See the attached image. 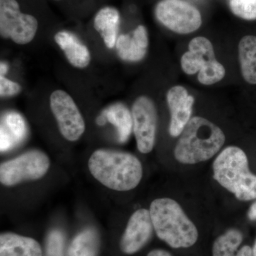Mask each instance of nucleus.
Returning a JSON list of instances; mask_svg holds the SVG:
<instances>
[{
  "label": "nucleus",
  "mask_w": 256,
  "mask_h": 256,
  "mask_svg": "<svg viewBox=\"0 0 256 256\" xmlns=\"http://www.w3.org/2000/svg\"><path fill=\"white\" fill-rule=\"evenodd\" d=\"M88 168L99 182L116 191L132 190L142 178L140 162L126 152L98 150L88 160Z\"/></svg>",
  "instance_id": "1"
},
{
  "label": "nucleus",
  "mask_w": 256,
  "mask_h": 256,
  "mask_svg": "<svg viewBox=\"0 0 256 256\" xmlns=\"http://www.w3.org/2000/svg\"><path fill=\"white\" fill-rule=\"evenodd\" d=\"M225 140V134L216 124L204 118L194 117L180 134L174 156L186 164L206 161L220 150Z\"/></svg>",
  "instance_id": "2"
},
{
  "label": "nucleus",
  "mask_w": 256,
  "mask_h": 256,
  "mask_svg": "<svg viewBox=\"0 0 256 256\" xmlns=\"http://www.w3.org/2000/svg\"><path fill=\"white\" fill-rule=\"evenodd\" d=\"M154 232L160 240L173 248H186L198 240L196 226L174 200L156 198L150 207Z\"/></svg>",
  "instance_id": "3"
},
{
  "label": "nucleus",
  "mask_w": 256,
  "mask_h": 256,
  "mask_svg": "<svg viewBox=\"0 0 256 256\" xmlns=\"http://www.w3.org/2000/svg\"><path fill=\"white\" fill-rule=\"evenodd\" d=\"M214 178L240 201L256 198V175L249 170L248 160L240 148L229 146L213 163Z\"/></svg>",
  "instance_id": "4"
},
{
  "label": "nucleus",
  "mask_w": 256,
  "mask_h": 256,
  "mask_svg": "<svg viewBox=\"0 0 256 256\" xmlns=\"http://www.w3.org/2000/svg\"><path fill=\"white\" fill-rule=\"evenodd\" d=\"M181 66L188 75L198 72V80L203 85H213L225 76L224 66L216 60L213 44L206 37H195L188 44V50L181 58Z\"/></svg>",
  "instance_id": "5"
},
{
  "label": "nucleus",
  "mask_w": 256,
  "mask_h": 256,
  "mask_svg": "<svg viewBox=\"0 0 256 256\" xmlns=\"http://www.w3.org/2000/svg\"><path fill=\"white\" fill-rule=\"evenodd\" d=\"M50 166L48 156L43 152L31 150L0 166V182L4 186H14L28 180L43 178Z\"/></svg>",
  "instance_id": "6"
},
{
  "label": "nucleus",
  "mask_w": 256,
  "mask_h": 256,
  "mask_svg": "<svg viewBox=\"0 0 256 256\" xmlns=\"http://www.w3.org/2000/svg\"><path fill=\"white\" fill-rule=\"evenodd\" d=\"M38 30V21L32 15L24 14L16 0H0V34L18 44L30 43Z\"/></svg>",
  "instance_id": "7"
},
{
  "label": "nucleus",
  "mask_w": 256,
  "mask_h": 256,
  "mask_svg": "<svg viewBox=\"0 0 256 256\" xmlns=\"http://www.w3.org/2000/svg\"><path fill=\"white\" fill-rule=\"evenodd\" d=\"M156 14L164 26L182 34L196 31L202 24L198 10L183 0H162L156 5Z\"/></svg>",
  "instance_id": "8"
},
{
  "label": "nucleus",
  "mask_w": 256,
  "mask_h": 256,
  "mask_svg": "<svg viewBox=\"0 0 256 256\" xmlns=\"http://www.w3.org/2000/svg\"><path fill=\"white\" fill-rule=\"evenodd\" d=\"M50 107L63 137L72 142L78 140L85 132L86 124L72 96L64 90H55L50 96Z\"/></svg>",
  "instance_id": "9"
},
{
  "label": "nucleus",
  "mask_w": 256,
  "mask_h": 256,
  "mask_svg": "<svg viewBox=\"0 0 256 256\" xmlns=\"http://www.w3.org/2000/svg\"><path fill=\"white\" fill-rule=\"evenodd\" d=\"M133 131L138 150L148 154L156 143L158 112L154 102L148 96H140L132 107Z\"/></svg>",
  "instance_id": "10"
},
{
  "label": "nucleus",
  "mask_w": 256,
  "mask_h": 256,
  "mask_svg": "<svg viewBox=\"0 0 256 256\" xmlns=\"http://www.w3.org/2000/svg\"><path fill=\"white\" fill-rule=\"evenodd\" d=\"M154 230L150 210L140 208L136 210L128 220L121 237V252L127 255L140 252L150 240Z\"/></svg>",
  "instance_id": "11"
},
{
  "label": "nucleus",
  "mask_w": 256,
  "mask_h": 256,
  "mask_svg": "<svg viewBox=\"0 0 256 256\" xmlns=\"http://www.w3.org/2000/svg\"><path fill=\"white\" fill-rule=\"evenodd\" d=\"M166 100L171 112L170 134L178 137L191 119L194 98L185 88L176 86L168 90Z\"/></svg>",
  "instance_id": "12"
},
{
  "label": "nucleus",
  "mask_w": 256,
  "mask_h": 256,
  "mask_svg": "<svg viewBox=\"0 0 256 256\" xmlns=\"http://www.w3.org/2000/svg\"><path fill=\"white\" fill-rule=\"evenodd\" d=\"M148 44L146 28L140 25L130 33L118 37L116 46L118 54L122 60L139 62L146 56Z\"/></svg>",
  "instance_id": "13"
},
{
  "label": "nucleus",
  "mask_w": 256,
  "mask_h": 256,
  "mask_svg": "<svg viewBox=\"0 0 256 256\" xmlns=\"http://www.w3.org/2000/svg\"><path fill=\"white\" fill-rule=\"evenodd\" d=\"M0 256H43L40 242L14 233L0 235Z\"/></svg>",
  "instance_id": "14"
},
{
  "label": "nucleus",
  "mask_w": 256,
  "mask_h": 256,
  "mask_svg": "<svg viewBox=\"0 0 256 256\" xmlns=\"http://www.w3.org/2000/svg\"><path fill=\"white\" fill-rule=\"evenodd\" d=\"M54 40L73 66L84 68L89 65L90 52L73 33L67 31L58 32L55 35Z\"/></svg>",
  "instance_id": "15"
},
{
  "label": "nucleus",
  "mask_w": 256,
  "mask_h": 256,
  "mask_svg": "<svg viewBox=\"0 0 256 256\" xmlns=\"http://www.w3.org/2000/svg\"><path fill=\"white\" fill-rule=\"evenodd\" d=\"M26 126L21 114L15 112H8L1 120L2 152L13 149L23 140L26 136Z\"/></svg>",
  "instance_id": "16"
},
{
  "label": "nucleus",
  "mask_w": 256,
  "mask_h": 256,
  "mask_svg": "<svg viewBox=\"0 0 256 256\" xmlns=\"http://www.w3.org/2000/svg\"><path fill=\"white\" fill-rule=\"evenodd\" d=\"M119 24V12L112 6L102 8L94 18V28L100 34L108 48L116 46Z\"/></svg>",
  "instance_id": "17"
},
{
  "label": "nucleus",
  "mask_w": 256,
  "mask_h": 256,
  "mask_svg": "<svg viewBox=\"0 0 256 256\" xmlns=\"http://www.w3.org/2000/svg\"><path fill=\"white\" fill-rule=\"evenodd\" d=\"M239 62L244 80L256 84V36L242 37L238 44Z\"/></svg>",
  "instance_id": "18"
},
{
  "label": "nucleus",
  "mask_w": 256,
  "mask_h": 256,
  "mask_svg": "<svg viewBox=\"0 0 256 256\" xmlns=\"http://www.w3.org/2000/svg\"><path fill=\"white\" fill-rule=\"evenodd\" d=\"M100 237L95 228L84 229L77 234L69 246L68 256H98Z\"/></svg>",
  "instance_id": "19"
},
{
  "label": "nucleus",
  "mask_w": 256,
  "mask_h": 256,
  "mask_svg": "<svg viewBox=\"0 0 256 256\" xmlns=\"http://www.w3.org/2000/svg\"><path fill=\"white\" fill-rule=\"evenodd\" d=\"M102 117L117 128L120 142H127L133 130L132 112L128 108L121 104H114L104 111Z\"/></svg>",
  "instance_id": "20"
},
{
  "label": "nucleus",
  "mask_w": 256,
  "mask_h": 256,
  "mask_svg": "<svg viewBox=\"0 0 256 256\" xmlns=\"http://www.w3.org/2000/svg\"><path fill=\"white\" fill-rule=\"evenodd\" d=\"M242 242V232L238 229H229L216 239L212 248L213 256H235Z\"/></svg>",
  "instance_id": "21"
},
{
  "label": "nucleus",
  "mask_w": 256,
  "mask_h": 256,
  "mask_svg": "<svg viewBox=\"0 0 256 256\" xmlns=\"http://www.w3.org/2000/svg\"><path fill=\"white\" fill-rule=\"evenodd\" d=\"M232 13L245 20H256V0H230Z\"/></svg>",
  "instance_id": "22"
},
{
  "label": "nucleus",
  "mask_w": 256,
  "mask_h": 256,
  "mask_svg": "<svg viewBox=\"0 0 256 256\" xmlns=\"http://www.w3.org/2000/svg\"><path fill=\"white\" fill-rule=\"evenodd\" d=\"M65 236L58 229L48 234L46 242V256H65Z\"/></svg>",
  "instance_id": "23"
},
{
  "label": "nucleus",
  "mask_w": 256,
  "mask_h": 256,
  "mask_svg": "<svg viewBox=\"0 0 256 256\" xmlns=\"http://www.w3.org/2000/svg\"><path fill=\"white\" fill-rule=\"evenodd\" d=\"M21 90L22 88L18 82L5 78L4 75H0V96L2 97L16 95Z\"/></svg>",
  "instance_id": "24"
},
{
  "label": "nucleus",
  "mask_w": 256,
  "mask_h": 256,
  "mask_svg": "<svg viewBox=\"0 0 256 256\" xmlns=\"http://www.w3.org/2000/svg\"><path fill=\"white\" fill-rule=\"evenodd\" d=\"M235 256H254V250L248 246H244L239 249Z\"/></svg>",
  "instance_id": "25"
},
{
  "label": "nucleus",
  "mask_w": 256,
  "mask_h": 256,
  "mask_svg": "<svg viewBox=\"0 0 256 256\" xmlns=\"http://www.w3.org/2000/svg\"><path fill=\"white\" fill-rule=\"evenodd\" d=\"M146 256H172L169 252L162 249H154L151 250Z\"/></svg>",
  "instance_id": "26"
},
{
  "label": "nucleus",
  "mask_w": 256,
  "mask_h": 256,
  "mask_svg": "<svg viewBox=\"0 0 256 256\" xmlns=\"http://www.w3.org/2000/svg\"><path fill=\"white\" fill-rule=\"evenodd\" d=\"M248 216L249 220H256V202L252 204V206L249 208Z\"/></svg>",
  "instance_id": "27"
},
{
  "label": "nucleus",
  "mask_w": 256,
  "mask_h": 256,
  "mask_svg": "<svg viewBox=\"0 0 256 256\" xmlns=\"http://www.w3.org/2000/svg\"><path fill=\"white\" fill-rule=\"evenodd\" d=\"M8 70V66L6 64L2 62L1 65H0V75H4L6 73Z\"/></svg>",
  "instance_id": "28"
},
{
  "label": "nucleus",
  "mask_w": 256,
  "mask_h": 256,
  "mask_svg": "<svg viewBox=\"0 0 256 256\" xmlns=\"http://www.w3.org/2000/svg\"><path fill=\"white\" fill-rule=\"evenodd\" d=\"M254 256H256V242L254 249Z\"/></svg>",
  "instance_id": "29"
}]
</instances>
